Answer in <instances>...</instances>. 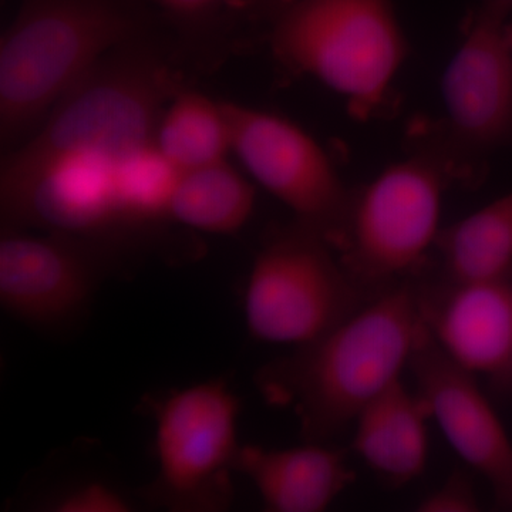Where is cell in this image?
<instances>
[{"label": "cell", "instance_id": "4", "mask_svg": "<svg viewBox=\"0 0 512 512\" xmlns=\"http://www.w3.org/2000/svg\"><path fill=\"white\" fill-rule=\"evenodd\" d=\"M271 46L362 114L383 103L409 55L393 0H298L279 10Z\"/></svg>", "mask_w": 512, "mask_h": 512}, {"label": "cell", "instance_id": "16", "mask_svg": "<svg viewBox=\"0 0 512 512\" xmlns=\"http://www.w3.org/2000/svg\"><path fill=\"white\" fill-rule=\"evenodd\" d=\"M156 143L165 160L180 173L228 160L231 127L224 101L183 84L161 114Z\"/></svg>", "mask_w": 512, "mask_h": 512}, {"label": "cell", "instance_id": "10", "mask_svg": "<svg viewBox=\"0 0 512 512\" xmlns=\"http://www.w3.org/2000/svg\"><path fill=\"white\" fill-rule=\"evenodd\" d=\"M409 367L448 444L487 480L501 503L512 505V440L476 375L453 362L426 326Z\"/></svg>", "mask_w": 512, "mask_h": 512}, {"label": "cell", "instance_id": "15", "mask_svg": "<svg viewBox=\"0 0 512 512\" xmlns=\"http://www.w3.org/2000/svg\"><path fill=\"white\" fill-rule=\"evenodd\" d=\"M254 208V185L228 158L178 175L170 217L192 231L229 235L247 225Z\"/></svg>", "mask_w": 512, "mask_h": 512}, {"label": "cell", "instance_id": "11", "mask_svg": "<svg viewBox=\"0 0 512 512\" xmlns=\"http://www.w3.org/2000/svg\"><path fill=\"white\" fill-rule=\"evenodd\" d=\"M448 126L463 146L484 150L512 136V28L480 6L441 80Z\"/></svg>", "mask_w": 512, "mask_h": 512}, {"label": "cell", "instance_id": "19", "mask_svg": "<svg viewBox=\"0 0 512 512\" xmlns=\"http://www.w3.org/2000/svg\"><path fill=\"white\" fill-rule=\"evenodd\" d=\"M420 512H476L480 501L473 484L460 471L451 474L446 483L420 501Z\"/></svg>", "mask_w": 512, "mask_h": 512}, {"label": "cell", "instance_id": "23", "mask_svg": "<svg viewBox=\"0 0 512 512\" xmlns=\"http://www.w3.org/2000/svg\"><path fill=\"white\" fill-rule=\"evenodd\" d=\"M272 2L279 5V10L286 8V6L292 5V3L298 2V0H272Z\"/></svg>", "mask_w": 512, "mask_h": 512}, {"label": "cell", "instance_id": "6", "mask_svg": "<svg viewBox=\"0 0 512 512\" xmlns=\"http://www.w3.org/2000/svg\"><path fill=\"white\" fill-rule=\"evenodd\" d=\"M156 427L157 474L144 498L174 512H221L234 498L232 474L241 403L227 380L211 379L146 402Z\"/></svg>", "mask_w": 512, "mask_h": 512}, {"label": "cell", "instance_id": "3", "mask_svg": "<svg viewBox=\"0 0 512 512\" xmlns=\"http://www.w3.org/2000/svg\"><path fill=\"white\" fill-rule=\"evenodd\" d=\"M134 0H22L0 39V134L29 137L114 50L144 39Z\"/></svg>", "mask_w": 512, "mask_h": 512}, {"label": "cell", "instance_id": "8", "mask_svg": "<svg viewBox=\"0 0 512 512\" xmlns=\"http://www.w3.org/2000/svg\"><path fill=\"white\" fill-rule=\"evenodd\" d=\"M232 154L249 177L336 248L353 194L318 141L293 121L224 101Z\"/></svg>", "mask_w": 512, "mask_h": 512}, {"label": "cell", "instance_id": "9", "mask_svg": "<svg viewBox=\"0 0 512 512\" xmlns=\"http://www.w3.org/2000/svg\"><path fill=\"white\" fill-rule=\"evenodd\" d=\"M123 259L114 249L62 232L2 229L0 305L26 325L67 328L89 312Z\"/></svg>", "mask_w": 512, "mask_h": 512}, {"label": "cell", "instance_id": "20", "mask_svg": "<svg viewBox=\"0 0 512 512\" xmlns=\"http://www.w3.org/2000/svg\"><path fill=\"white\" fill-rule=\"evenodd\" d=\"M171 18L183 23H200L210 19L224 0H151Z\"/></svg>", "mask_w": 512, "mask_h": 512}, {"label": "cell", "instance_id": "12", "mask_svg": "<svg viewBox=\"0 0 512 512\" xmlns=\"http://www.w3.org/2000/svg\"><path fill=\"white\" fill-rule=\"evenodd\" d=\"M427 332L473 375L503 379L512 363V292L508 278L451 281L433 299L421 296Z\"/></svg>", "mask_w": 512, "mask_h": 512}, {"label": "cell", "instance_id": "21", "mask_svg": "<svg viewBox=\"0 0 512 512\" xmlns=\"http://www.w3.org/2000/svg\"><path fill=\"white\" fill-rule=\"evenodd\" d=\"M481 6L493 9L495 12L504 13L507 16H510L512 12V0H483Z\"/></svg>", "mask_w": 512, "mask_h": 512}, {"label": "cell", "instance_id": "18", "mask_svg": "<svg viewBox=\"0 0 512 512\" xmlns=\"http://www.w3.org/2000/svg\"><path fill=\"white\" fill-rule=\"evenodd\" d=\"M50 511L57 512H128L131 505L124 495L107 484L90 483L77 485L56 497L49 504Z\"/></svg>", "mask_w": 512, "mask_h": 512}, {"label": "cell", "instance_id": "17", "mask_svg": "<svg viewBox=\"0 0 512 512\" xmlns=\"http://www.w3.org/2000/svg\"><path fill=\"white\" fill-rule=\"evenodd\" d=\"M436 247L451 281L508 278L512 271V191L443 228Z\"/></svg>", "mask_w": 512, "mask_h": 512}, {"label": "cell", "instance_id": "13", "mask_svg": "<svg viewBox=\"0 0 512 512\" xmlns=\"http://www.w3.org/2000/svg\"><path fill=\"white\" fill-rule=\"evenodd\" d=\"M237 473L271 512L326 511L355 480L345 453L315 441L289 448L242 444Z\"/></svg>", "mask_w": 512, "mask_h": 512}, {"label": "cell", "instance_id": "1", "mask_svg": "<svg viewBox=\"0 0 512 512\" xmlns=\"http://www.w3.org/2000/svg\"><path fill=\"white\" fill-rule=\"evenodd\" d=\"M180 86L151 46L121 47L101 60L5 151L2 229L62 232L123 255L164 232L177 174L156 133Z\"/></svg>", "mask_w": 512, "mask_h": 512}, {"label": "cell", "instance_id": "7", "mask_svg": "<svg viewBox=\"0 0 512 512\" xmlns=\"http://www.w3.org/2000/svg\"><path fill=\"white\" fill-rule=\"evenodd\" d=\"M446 188L444 165L414 156L384 168L353 194L336 251L360 288L390 285L437 245Z\"/></svg>", "mask_w": 512, "mask_h": 512}, {"label": "cell", "instance_id": "2", "mask_svg": "<svg viewBox=\"0 0 512 512\" xmlns=\"http://www.w3.org/2000/svg\"><path fill=\"white\" fill-rule=\"evenodd\" d=\"M419 292L390 285L349 318L258 373L266 402L292 410L306 441L342 433L402 379L424 332Z\"/></svg>", "mask_w": 512, "mask_h": 512}, {"label": "cell", "instance_id": "5", "mask_svg": "<svg viewBox=\"0 0 512 512\" xmlns=\"http://www.w3.org/2000/svg\"><path fill=\"white\" fill-rule=\"evenodd\" d=\"M362 291L328 238L293 221L255 256L245 288V323L259 342L299 348L359 309Z\"/></svg>", "mask_w": 512, "mask_h": 512}, {"label": "cell", "instance_id": "14", "mask_svg": "<svg viewBox=\"0 0 512 512\" xmlns=\"http://www.w3.org/2000/svg\"><path fill=\"white\" fill-rule=\"evenodd\" d=\"M430 419L423 396L397 380L353 421V450L384 480L410 483L429 461Z\"/></svg>", "mask_w": 512, "mask_h": 512}, {"label": "cell", "instance_id": "22", "mask_svg": "<svg viewBox=\"0 0 512 512\" xmlns=\"http://www.w3.org/2000/svg\"><path fill=\"white\" fill-rule=\"evenodd\" d=\"M508 281H510L511 292H512V271H511V274L508 275ZM501 382L512 384V363H511L510 369H508V372L505 373V376L503 377V379H501Z\"/></svg>", "mask_w": 512, "mask_h": 512}]
</instances>
